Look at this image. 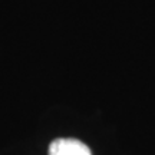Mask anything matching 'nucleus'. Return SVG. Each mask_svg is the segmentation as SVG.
Here are the masks:
<instances>
[{
  "instance_id": "obj_1",
  "label": "nucleus",
  "mask_w": 155,
  "mask_h": 155,
  "mask_svg": "<svg viewBox=\"0 0 155 155\" xmlns=\"http://www.w3.org/2000/svg\"><path fill=\"white\" fill-rule=\"evenodd\" d=\"M49 155H92L89 147L75 138H58L49 145Z\"/></svg>"
}]
</instances>
